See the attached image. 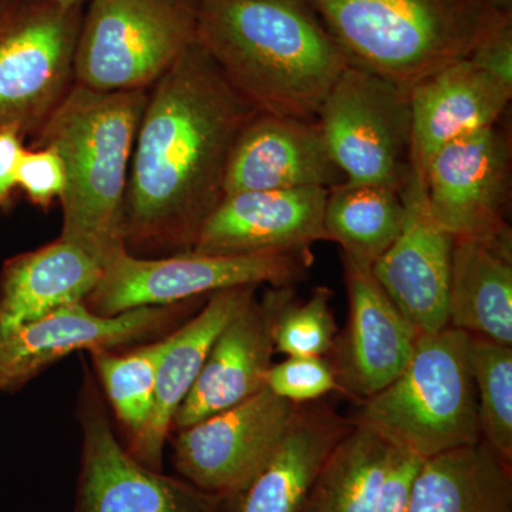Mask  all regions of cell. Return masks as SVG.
<instances>
[{"mask_svg":"<svg viewBox=\"0 0 512 512\" xmlns=\"http://www.w3.org/2000/svg\"><path fill=\"white\" fill-rule=\"evenodd\" d=\"M258 113L198 43L148 90L124 198L127 252L157 258L194 248L224 198L235 141Z\"/></svg>","mask_w":512,"mask_h":512,"instance_id":"1","label":"cell"},{"mask_svg":"<svg viewBox=\"0 0 512 512\" xmlns=\"http://www.w3.org/2000/svg\"><path fill=\"white\" fill-rule=\"evenodd\" d=\"M197 43L259 113L316 120L348 56L309 0H198Z\"/></svg>","mask_w":512,"mask_h":512,"instance_id":"2","label":"cell"},{"mask_svg":"<svg viewBox=\"0 0 512 512\" xmlns=\"http://www.w3.org/2000/svg\"><path fill=\"white\" fill-rule=\"evenodd\" d=\"M148 90L94 92L74 84L30 147H53L66 168L60 238L101 264L126 251L123 208Z\"/></svg>","mask_w":512,"mask_h":512,"instance_id":"3","label":"cell"},{"mask_svg":"<svg viewBox=\"0 0 512 512\" xmlns=\"http://www.w3.org/2000/svg\"><path fill=\"white\" fill-rule=\"evenodd\" d=\"M309 2L350 63L409 90L511 22L491 0Z\"/></svg>","mask_w":512,"mask_h":512,"instance_id":"4","label":"cell"},{"mask_svg":"<svg viewBox=\"0 0 512 512\" xmlns=\"http://www.w3.org/2000/svg\"><path fill=\"white\" fill-rule=\"evenodd\" d=\"M464 330L421 333L399 377L362 403L355 419L423 460L481 440Z\"/></svg>","mask_w":512,"mask_h":512,"instance_id":"5","label":"cell"},{"mask_svg":"<svg viewBox=\"0 0 512 512\" xmlns=\"http://www.w3.org/2000/svg\"><path fill=\"white\" fill-rule=\"evenodd\" d=\"M74 84L94 92L150 90L197 43L198 0H87Z\"/></svg>","mask_w":512,"mask_h":512,"instance_id":"6","label":"cell"},{"mask_svg":"<svg viewBox=\"0 0 512 512\" xmlns=\"http://www.w3.org/2000/svg\"><path fill=\"white\" fill-rule=\"evenodd\" d=\"M311 251L218 255L197 251L140 258L123 251L104 265L87 296L97 315L116 316L144 306L173 305L238 286H293L308 272Z\"/></svg>","mask_w":512,"mask_h":512,"instance_id":"7","label":"cell"},{"mask_svg":"<svg viewBox=\"0 0 512 512\" xmlns=\"http://www.w3.org/2000/svg\"><path fill=\"white\" fill-rule=\"evenodd\" d=\"M84 6L0 0V128L39 133L74 86Z\"/></svg>","mask_w":512,"mask_h":512,"instance_id":"8","label":"cell"},{"mask_svg":"<svg viewBox=\"0 0 512 512\" xmlns=\"http://www.w3.org/2000/svg\"><path fill=\"white\" fill-rule=\"evenodd\" d=\"M316 123L346 183L402 188L410 167L409 89L350 63Z\"/></svg>","mask_w":512,"mask_h":512,"instance_id":"9","label":"cell"},{"mask_svg":"<svg viewBox=\"0 0 512 512\" xmlns=\"http://www.w3.org/2000/svg\"><path fill=\"white\" fill-rule=\"evenodd\" d=\"M83 365L77 407L82 460L73 512H217L221 495L151 470L128 453L114 434L93 370Z\"/></svg>","mask_w":512,"mask_h":512,"instance_id":"10","label":"cell"},{"mask_svg":"<svg viewBox=\"0 0 512 512\" xmlns=\"http://www.w3.org/2000/svg\"><path fill=\"white\" fill-rule=\"evenodd\" d=\"M207 299L144 306L116 316L97 315L82 302L10 330L0 335V393L18 392L72 353L131 348L163 338L200 311Z\"/></svg>","mask_w":512,"mask_h":512,"instance_id":"11","label":"cell"},{"mask_svg":"<svg viewBox=\"0 0 512 512\" xmlns=\"http://www.w3.org/2000/svg\"><path fill=\"white\" fill-rule=\"evenodd\" d=\"M511 147L497 126L451 141L424 171L434 220L454 241H512Z\"/></svg>","mask_w":512,"mask_h":512,"instance_id":"12","label":"cell"},{"mask_svg":"<svg viewBox=\"0 0 512 512\" xmlns=\"http://www.w3.org/2000/svg\"><path fill=\"white\" fill-rule=\"evenodd\" d=\"M296 406L265 387L231 409L175 431V470L207 493H237L274 456Z\"/></svg>","mask_w":512,"mask_h":512,"instance_id":"13","label":"cell"},{"mask_svg":"<svg viewBox=\"0 0 512 512\" xmlns=\"http://www.w3.org/2000/svg\"><path fill=\"white\" fill-rule=\"evenodd\" d=\"M342 258L349 316L328 356L339 392L363 403L406 369L421 333L384 292L372 266Z\"/></svg>","mask_w":512,"mask_h":512,"instance_id":"14","label":"cell"},{"mask_svg":"<svg viewBox=\"0 0 512 512\" xmlns=\"http://www.w3.org/2000/svg\"><path fill=\"white\" fill-rule=\"evenodd\" d=\"M400 192L403 229L372 266L373 275L417 332L437 333L448 326L454 239L431 215L423 174L409 167Z\"/></svg>","mask_w":512,"mask_h":512,"instance_id":"15","label":"cell"},{"mask_svg":"<svg viewBox=\"0 0 512 512\" xmlns=\"http://www.w3.org/2000/svg\"><path fill=\"white\" fill-rule=\"evenodd\" d=\"M292 286L256 293L229 320L212 343L194 386L178 407L175 431L231 409L266 387L275 353L274 326Z\"/></svg>","mask_w":512,"mask_h":512,"instance_id":"16","label":"cell"},{"mask_svg":"<svg viewBox=\"0 0 512 512\" xmlns=\"http://www.w3.org/2000/svg\"><path fill=\"white\" fill-rule=\"evenodd\" d=\"M329 190L320 187L225 195L202 225L192 251L244 255L311 251L326 241Z\"/></svg>","mask_w":512,"mask_h":512,"instance_id":"17","label":"cell"},{"mask_svg":"<svg viewBox=\"0 0 512 512\" xmlns=\"http://www.w3.org/2000/svg\"><path fill=\"white\" fill-rule=\"evenodd\" d=\"M345 181L316 120L258 113L242 128L232 148L224 197L292 188L330 190Z\"/></svg>","mask_w":512,"mask_h":512,"instance_id":"18","label":"cell"},{"mask_svg":"<svg viewBox=\"0 0 512 512\" xmlns=\"http://www.w3.org/2000/svg\"><path fill=\"white\" fill-rule=\"evenodd\" d=\"M512 96V84L471 57L447 64L410 89V167L427 164L451 141L497 126Z\"/></svg>","mask_w":512,"mask_h":512,"instance_id":"19","label":"cell"},{"mask_svg":"<svg viewBox=\"0 0 512 512\" xmlns=\"http://www.w3.org/2000/svg\"><path fill=\"white\" fill-rule=\"evenodd\" d=\"M353 424L320 400L298 404L274 456L244 488L221 497L217 512H298L320 467Z\"/></svg>","mask_w":512,"mask_h":512,"instance_id":"20","label":"cell"},{"mask_svg":"<svg viewBox=\"0 0 512 512\" xmlns=\"http://www.w3.org/2000/svg\"><path fill=\"white\" fill-rule=\"evenodd\" d=\"M255 293L256 286H238L212 293L200 311L170 333V342L158 367L150 419L126 446L128 453L143 466L163 471L165 441L173 430L178 407L200 375L214 340Z\"/></svg>","mask_w":512,"mask_h":512,"instance_id":"21","label":"cell"},{"mask_svg":"<svg viewBox=\"0 0 512 512\" xmlns=\"http://www.w3.org/2000/svg\"><path fill=\"white\" fill-rule=\"evenodd\" d=\"M103 271L99 259L60 237L6 259L0 269V335L86 301Z\"/></svg>","mask_w":512,"mask_h":512,"instance_id":"22","label":"cell"},{"mask_svg":"<svg viewBox=\"0 0 512 512\" xmlns=\"http://www.w3.org/2000/svg\"><path fill=\"white\" fill-rule=\"evenodd\" d=\"M448 326L512 346V241H454Z\"/></svg>","mask_w":512,"mask_h":512,"instance_id":"23","label":"cell"},{"mask_svg":"<svg viewBox=\"0 0 512 512\" xmlns=\"http://www.w3.org/2000/svg\"><path fill=\"white\" fill-rule=\"evenodd\" d=\"M409 512H512V466L483 439L424 460Z\"/></svg>","mask_w":512,"mask_h":512,"instance_id":"24","label":"cell"},{"mask_svg":"<svg viewBox=\"0 0 512 512\" xmlns=\"http://www.w3.org/2000/svg\"><path fill=\"white\" fill-rule=\"evenodd\" d=\"M396 448L355 420L320 467L298 512H373Z\"/></svg>","mask_w":512,"mask_h":512,"instance_id":"25","label":"cell"},{"mask_svg":"<svg viewBox=\"0 0 512 512\" xmlns=\"http://www.w3.org/2000/svg\"><path fill=\"white\" fill-rule=\"evenodd\" d=\"M406 207L399 188L342 183L330 188L323 228L342 255L373 266L402 232Z\"/></svg>","mask_w":512,"mask_h":512,"instance_id":"26","label":"cell"},{"mask_svg":"<svg viewBox=\"0 0 512 512\" xmlns=\"http://www.w3.org/2000/svg\"><path fill=\"white\" fill-rule=\"evenodd\" d=\"M170 342V333L134 348L100 349L90 352L93 372L103 387L111 409L123 429L127 443L146 427L153 409L158 367Z\"/></svg>","mask_w":512,"mask_h":512,"instance_id":"27","label":"cell"},{"mask_svg":"<svg viewBox=\"0 0 512 512\" xmlns=\"http://www.w3.org/2000/svg\"><path fill=\"white\" fill-rule=\"evenodd\" d=\"M468 365L481 439L512 466V346L470 335Z\"/></svg>","mask_w":512,"mask_h":512,"instance_id":"28","label":"cell"},{"mask_svg":"<svg viewBox=\"0 0 512 512\" xmlns=\"http://www.w3.org/2000/svg\"><path fill=\"white\" fill-rule=\"evenodd\" d=\"M333 292L326 286L313 289L305 302L295 301V292L279 309L274 326L275 353L286 356H328L336 336Z\"/></svg>","mask_w":512,"mask_h":512,"instance_id":"29","label":"cell"},{"mask_svg":"<svg viewBox=\"0 0 512 512\" xmlns=\"http://www.w3.org/2000/svg\"><path fill=\"white\" fill-rule=\"evenodd\" d=\"M266 387L292 404L316 402L326 394L339 392L333 367L326 357L288 356L266 375Z\"/></svg>","mask_w":512,"mask_h":512,"instance_id":"30","label":"cell"},{"mask_svg":"<svg viewBox=\"0 0 512 512\" xmlns=\"http://www.w3.org/2000/svg\"><path fill=\"white\" fill-rule=\"evenodd\" d=\"M16 184L30 204L49 210L66 191V168L53 147H26L19 158Z\"/></svg>","mask_w":512,"mask_h":512,"instance_id":"31","label":"cell"},{"mask_svg":"<svg viewBox=\"0 0 512 512\" xmlns=\"http://www.w3.org/2000/svg\"><path fill=\"white\" fill-rule=\"evenodd\" d=\"M423 458L396 448L380 485L373 512H409L413 488L423 467Z\"/></svg>","mask_w":512,"mask_h":512,"instance_id":"32","label":"cell"},{"mask_svg":"<svg viewBox=\"0 0 512 512\" xmlns=\"http://www.w3.org/2000/svg\"><path fill=\"white\" fill-rule=\"evenodd\" d=\"M25 148V137L18 128H0V214L12 208L18 195L16 170Z\"/></svg>","mask_w":512,"mask_h":512,"instance_id":"33","label":"cell"},{"mask_svg":"<svg viewBox=\"0 0 512 512\" xmlns=\"http://www.w3.org/2000/svg\"><path fill=\"white\" fill-rule=\"evenodd\" d=\"M495 76L512 84V25L505 23L477 47L470 56Z\"/></svg>","mask_w":512,"mask_h":512,"instance_id":"34","label":"cell"},{"mask_svg":"<svg viewBox=\"0 0 512 512\" xmlns=\"http://www.w3.org/2000/svg\"><path fill=\"white\" fill-rule=\"evenodd\" d=\"M495 8L503 10L505 13H511L512 0H491Z\"/></svg>","mask_w":512,"mask_h":512,"instance_id":"35","label":"cell"},{"mask_svg":"<svg viewBox=\"0 0 512 512\" xmlns=\"http://www.w3.org/2000/svg\"><path fill=\"white\" fill-rule=\"evenodd\" d=\"M52 2L67 6H84V3H86L87 0H52Z\"/></svg>","mask_w":512,"mask_h":512,"instance_id":"36","label":"cell"}]
</instances>
